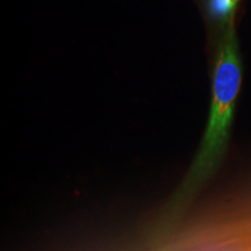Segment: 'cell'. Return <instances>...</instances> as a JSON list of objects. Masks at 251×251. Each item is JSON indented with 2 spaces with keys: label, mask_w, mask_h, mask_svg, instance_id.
<instances>
[{
  "label": "cell",
  "mask_w": 251,
  "mask_h": 251,
  "mask_svg": "<svg viewBox=\"0 0 251 251\" xmlns=\"http://www.w3.org/2000/svg\"><path fill=\"white\" fill-rule=\"evenodd\" d=\"M242 80L234 20L230 19L219 46L213 75L209 117L192 164L176 191L172 207L180 209L190 201L224 161L230 136L235 106Z\"/></svg>",
  "instance_id": "obj_1"
},
{
  "label": "cell",
  "mask_w": 251,
  "mask_h": 251,
  "mask_svg": "<svg viewBox=\"0 0 251 251\" xmlns=\"http://www.w3.org/2000/svg\"><path fill=\"white\" fill-rule=\"evenodd\" d=\"M240 0H209V13L216 20L228 21L233 18L234 11Z\"/></svg>",
  "instance_id": "obj_2"
}]
</instances>
